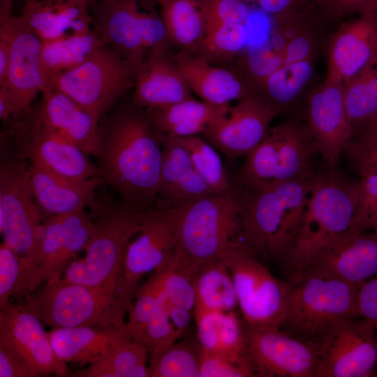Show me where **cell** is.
I'll return each mask as SVG.
<instances>
[{
  "label": "cell",
  "instance_id": "5",
  "mask_svg": "<svg viewBox=\"0 0 377 377\" xmlns=\"http://www.w3.org/2000/svg\"><path fill=\"white\" fill-rule=\"evenodd\" d=\"M93 208L96 232L84 250L86 255L74 259L61 279L106 288L117 293L126 246L131 237L141 230L147 208L124 200L119 204Z\"/></svg>",
  "mask_w": 377,
  "mask_h": 377
},
{
  "label": "cell",
  "instance_id": "4",
  "mask_svg": "<svg viewBox=\"0 0 377 377\" xmlns=\"http://www.w3.org/2000/svg\"><path fill=\"white\" fill-rule=\"evenodd\" d=\"M241 209L235 187L179 207L175 254L195 272L221 259L234 242L242 240Z\"/></svg>",
  "mask_w": 377,
  "mask_h": 377
},
{
  "label": "cell",
  "instance_id": "39",
  "mask_svg": "<svg viewBox=\"0 0 377 377\" xmlns=\"http://www.w3.org/2000/svg\"><path fill=\"white\" fill-rule=\"evenodd\" d=\"M148 371L149 377H200V347L196 338L186 337L149 353Z\"/></svg>",
  "mask_w": 377,
  "mask_h": 377
},
{
  "label": "cell",
  "instance_id": "28",
  "mask_svg": "<svg viewBox=\"0 0 377 377\" xmlns=\"http://www.w3.org/2000/svg\"><path fill=\"white\" fill-rule=\"evenodd\" d=\"M29 168L34 196L41 211L51 216L75 212L94 204L96 188L104 180L94 177L75 182L63 179L40 166Z\"/></svg>",
  "mask_w": 377,
  "mask_h": 377
},
{
  "label": "cell",
  "instance_id": "54",
  "mask_svg": "<svg viewBox=\"0 0 377 377\" xmlns=\"http://www.w3.org/2000/svg\"><path fill=\"white\" fill-rule=\"evenodd\" d=\"M0 377H38L36 372L15 348L0 337Z\"/></svg>",
  "mask_w": 377,
  "mask_h": 377
},
{
  "label": "cell",
  "instance_id": "51",
  "mask_svg": "<svg viewBox=\"0 0 377 377\" xmlns=\"http://www.w3.org/2000/svg\"><path fill=\"white\" fill-rule=\"evenodd\" d=\"M204 13L206 28L223 23L246 24L249 8L243 0H204Z\"/></svg>",
  "mask_w": 377,
  "mask_h": 377
},
{
  "label": "cell",
  "instance_id": "17",
  "mask_svg": "<svg viewBox=\"0 0 377 377\" xmlns=\"http://www.w3.org/2000/svg\"><path fill=\"white\" fill-rule=\"evenodd\" d=\"M13 0H0V16L7 22L11 35L6 87L17 104L20 114L31 109L46 82L42 71V41L29 28L20 15L13 13Z\"/></svg>",
  "mask_w": 377,
  "mask_h": 377
},
{
  "label": "cell",
  "instance_id": "14",
  "mask_svg": "<svg viewBox=\"0 0 377 377\" xmlns=\"http://www.w3.org/2000/svg\"><path fill=\"white\" fill-rule=\"evenodd\" d=\"M317 346L315 377L377 376V331L362 318H350L339 323Z\"/></svg>",
  "mask_w": 377,
  "mask_h": 377
},
{
  "label": "cell",
  "instance_id": "60",
  "mask_svg": "<svg viewBox=\"0 0 377 377\" xmlns=\"http://www.w3.org/2000/svg\"><path fill=\"white\" fill-rule=\"evenodd\" d=\"M362 131H366L377 135V116L369 121Z\"/></svg>",
  "mask_w": 377,
  "mask_h": 377
},
{
  "label": "cell",
  "instance_id": "30",
  "mask_svg": "<svg viewBox=\"0 0 377 377\" xmlns=\"http://www.w3.org/2000/svg\"><path fill=\"white\" fill-rule=\"evenodd\" d=\"M194 320L201 349L252 364L247 355L244 324L235 311L207 312Z\"/></svg>",
  "mask_w": 377,
  "mask_h": 377
},
{
  "label": "cell",
  "instance_id": "63",
  "mask_svg": "<svg viewBox=\"0 0 377 377\" xmlns=\"http://www.w3.org/2000/svg\"><path fill=\"white\" fill-rule=\"evenodd\" d=\"M27 1V0H24V1Z\"/></svg>",
  "mask_w": 377,
  "mask_h": 377
},
{
  "label": "cell",
  "instance_id": "45",
  "mask_svg": "<svg viewBox=\"0 0 377 377\" xmlns=\"http://www.w3.org/2000/svg\"><path fill=\"white\" fill-rule=\"evenodd\" d=\"M239 73L249 89L261 82L283 65L282 54L269 38L251 45L244 53Z\"/></svg>",
  "mask_w": 377,
  "mask_h": 377
},
{
  "label": "cell",
  "instance_id": "24",
  "mask_svg": "<svg viewBox=\"0 0 377 377\" xmlns=\"http://www.w3.org/2000/svg\"><path fill=\"white\" fill-rule=\"evenodd\" d=\"M34 112L55 133L87 154L94 155L99 121L71 96L48 84Z\"/></svg>",
  "mask_w": 377,
  "mask_h": 377
},
{
  "label": "cell",
  "instance_id": "33",
  "mask_svg": "<svg viewBox=\"0 0 377 377\" xmlns=\"http://www.w3.org/2000/svg\"><path fill=\"white\" fill-rule=\"evenodd\" d=\"M194 318L210 311H232L238 307L231 274L221 259L207 262L195 274Z\"/></svg>",
  "mask_w": 377,
  "mask_h": 377
},
{
  "label": "cell",
  "instance_id": "1",
  "mask_svg": "<svg viewBox=\"0 0 377 377\" xmlns=\"http://www.w3.org/2000/svg\"><path fill=\"white\" fill-rule=\"evenodd\" d=\"M102 178L124 200L143 208L157 202L163 158L162 134L145 108L119 107L98 123L94 155Z\"/></svg>",
  "mask_w": 377,
  "mask_h": 377
},
{
  "label": "cell",
  "instance_id": "20",
  "mask_svg": "<svg viewBox=\"0 0 377 377\" xmlns=\"http://www.w3.org/2000/svg\"><path fill=\"white\" fill-rule=\"evenodd\" d=\"M40 320L23 304L0 308V337L8 341L38 376H67L66 363L56 355Z\"/></svg>",
  "mask_w": 377,
  "mask_h": 377
},
{
  "label": "cell",
  "instance_id": "38",
  "mask_svg": "<svg viewBox=\"0 0 377 377\" xmlns=\"http://www.w3.org/2000/svg\"><path fill=\"white\" fill-rule=\"evenodd\" d=\"M343 103L354 135L377 116V67L368 68L343 84Z\"/></svg>",
  "mask_w": 377,
  "mask_h": 377
},
{
  "label": "cell",
  "instance_id": "61",
  "mask_svg": "<svg viewBox=\"0 0 377 377\" xmlns=\"http://www.w3.org/2000/svg\"><path fill=\"white\" fill-rule=\"evenodd\" d=\"M71 2H73L77 4L84 5L90 6L94 3H96L102 0H66Z\"/></svg>",
  "mask_w": 377,
  "mask_h": 377
},
{
  "label": "cell",
  "instance_id": "42",
  "mask_svg": "<svg viewBox=\"0 0 377 377\" xmlns=\"http://www.w3.org/2000/svg\"><path fill=\"white\" fill-rule=\"evenodd\" d=\"M280 165L279 144L274 127L246 154L240 174L242 187H256L276 182Z\"/></svg>",
  "mask_w": 377,
  "mask_h": 377
},
{
  "label": "cell",
  "instance_id": "43",
  "mask_svg": "<svg viewBox=\"0 0 377 377\" xmlns=\"http://www.w3.org/2000/svg\"><path fill=\"white\" fill-rule=\"evenodd\" d=\"M195 272L174 253L163 266L152 272L151 276L162 291L167 304L193 310Z\"/></svg>",
  "mask_w": 377,
  "mask_h": 377
},
{
  "label": "cell",
  "instance_id": "46",
  "mask_svg": "<svg viewBox=\"0 0 377 377\" xmlns=\"http://www.w3.org/2000/svg\"><path fill=\"white\" fill-rule=\"evenodd\" d=\"M350 231L377 232V173L362 176Z\"/></svg>",
  "mask_w": 377,
  "mask_h": 377
},
{
  "label": "cell",
  "instance_id": "26",
  "mask_svg": "<svg viewBox=\"0 0 377 377\" xmlns=\"http://www.w3.org/2000/svg\"><path fill=\"white\" fill-rule=\"evenodd\" d=\"M173 57L189 89L201 101L223 105L249 96V87L239 73L184 52Z\"/></svg>",
  "mask_w": 377,
  "mask_h": 377
},
{
  "label": "cell",
  "instance_id": "36",
  "mask_svg": "<svg viewBox=\"0 0 377 377\" xmlns=\"http://www.w3.org/2000/svg\"><path fill=\"white\" fill-rule=\"evenodd\" d=\"M102 45H105L94 29L42 43L40 63L46 86L52 76L80 66Z\"/></svg>",
  "mask_w": 377,
  "mask_h": 377
},
{
  "label": "cell",
  "instance_id": "18",
  "mask_svg": "<svg viewBox=\"0 0 377 377\" xmlns=\"http://www.w3.org/2000/svg\"><path fill=\"white\" fill-rule=\"evenodd\" d=\"M377 67V9L343 21L327 45L325 80L345 84L362 71Z\"/></svg>",
  "mask_w": 377,
  "mask_h": 377
},
{
  "label": "cell",
  "instance_id": "15",
  "mask_svg": "<svg viewBox=\"0 0 377 377\" xmlns=\"http://www.w3.org/2000/svg\"><path fill=\"white\" fill-rule=\"evenodd\" d=\"M244 327L247 355L258 376L315 377L317 345L281 329Z\"/></svg>",
  "mask_w": 377,
  "mask_h": 377
},
{
  "label": "cell",
  "instance_id": "31",
  "mask_svg": "<svg viewBox=\"0 0 377 377\" xmlns=\"http://www.w3.org/2000/svg\"><path fill=\"white\" fill-rule=\"evenodd\" d=\"M230 105H214L191 98L168 106L147 109L156 129L178 137L204 133L224 116Z\"/></svg>",
  "mask_w": 377,
  "mask_h": 377
},
{
  "label": "cell",
  "instance_id": "49",
  "mask_svg": "<svg viewBox=\"0 0 377 377\" xmlns=\"http://www.w3.org/2000/svg\"><path fill=\"white\" fill-rule=\"evenodd\" d=\"M251 376H258L251 364L238 362L200 348V377Z\"/></svg>",
  "mask_w": 377,
  "mask_h": 377
},
{
  "label": "cell",
  "instance_id": "41",
  "mask_svg": "<svg viewBox=\"0 0 377 377\" xmlns=\"http://www.w3.org/2000/svg\"><path fill=\"white\" fill-rule=\"evenodd\" d=\"M176 138L188 152L195 170L212 193H226L234 188L216 148L198 135Z\"/></svg>",
  "mask_w": 377,
  "mask_h": 377
},
{
  "label": "cell",
  "instance_id": "11",
  "mask_svg": "<svg viewBox=\"0 0 377 377\" xmlns=\"http://www.w3.org/2000/svg\"><path fill=\"white\" fill-rule=\"evenodd\" d=\"M8 130L16 149L14 156L28 158L31 163L63 179L80 182L94 177L102 178L98 165L76 145L64 139L45 126L34 110L13 117Z\"/></svg>",
  "mask_w": 377,
  "mask_h": 377
},
{
  "label": "cell",
  "instance_id": "55",
  "mask_svg": "<svg viewBox=\"0 0 377 377\" xmlns=\"http://www.w3.org/2000/svg\"><path fill=\"white\" fill-rule=\"evenodd\" d=\"M356 314L369 321L377 331V274L357 287Z\"/></svg>",
  "mask_w": 377,
  "mask_h": 377
},
{
  "label": "cell",
  "instance_id": "13",
  "mask_svg": "<svg viewBox=\"0 0 377 377\" xmlns=\"http://www.w3.org/2000/svg\"><path fill=\"white\" fill-rule=\"evenodd\" d=\"M95 232L93 216L84 209L51 216L43 221L25 295L46 282L61 279L77 253L85 250Z\"/></svg>",
  "mask_w": 377,
  "mask_h": 377
},
{
  "label": "cell",
  "instance_id": "59",
  "mask_svg": "<svg viewBox=\"0 0 377 377\" xmlns=\"http://www.w3.org/2000/svg\"><path fill=\"white\" fill-rule=\"evenodd\" d=\"M20 111L13 96L6 87H0V118L2 121L19 116Z\"/></svg>",
  "mask_w": 377,
  "mask_h": 377
},
{
  "label": "cell",
  "instance_id": "50",
  "mask_svg": "<svg viewBox=\"0 0 377 377\" xmlns=\"http://www.w3.org/2000/svg\"><path fill=\"white\" fill-rule=\"evenodd\" d=\"M344 152L361 177L377 173V135L362 131L351 140Z\"/></svg>",
  "mask_w": 377,
  "mask_h": 377
},
{
  "label": "cell",
  "instance_id": "44",
  "mask_svg": "<svg viewBox=\"0 0 377 377\" xmlns=\"http://www.w3.org/2000/svg\"><path fill=\"white\" fill-rule=\"evenodd\" d=\"M31 259L20 256L5 242L0 245V308L9 304L10 297L25 295Z\"/></svg>",
  "mask_w": 377,
  "mask_h": 377
},
{
  "label": "cell",
  "instance_id": "8",
  "mask_svg": "<svg viewBox=\"0 0 377 377\" xmlns=\"http://www.w3.org/2000/svg\"><path fill=\"white\" fill-rule=\"evenodd\" d=\"M221 259L232 278L244 325L255 329H281L289 283L275 277L242 240L234 242Z\"/></svg>",
  "mask_w": 377,
  "mask_h": 377
},
{
  "label": "cell",
  "instance_id": "10",
  "mask_svg": "<svg viewBox=\"0 0 377 377\" xmlns=\"http://www.w3.org/2000/svg\"><path fill=\"white\" fill-rule=\"evenodd\" d=\"M41 209L23 159L4 156L0 165V232L20 256L36 257L43 234Z\"/></svg>",
  "mask_w": 377,
  "mask_h": 377
},
{
  "label": "cell",
  "instance_id": "6",
  "mask_svg": "<svg viewBox=\"0 0 377 377\" xmlns=\"http://www.w3.org/2000/svg\"><path fill=\"white\" fill-rule=\"evenodd\" d=\"M290 292L281 330L317 345L339 323L357 317V287L339 279L301 272L290 277Z\"/></svg>",
  "mask_w": 377,
  "mask_h": 377
},
{
  "label": "cell",
  "instance_id": "32",
  "mask_svg": "<svg viewBox=\"0 0 377 377\" xmlns=\"http://www.w3.org/2000/svg\"><path fill=\"white\" fill-rule=\"evenodd\" d=\"M314 60L283 64L261 82L249 89V96L279 112L293 107L312 80Z\"/></svg>",
  "mask_w": 377,
  "mask_h": 377
},
{
  "label": "cell",
  "instance_id": "40",
  "mask_svg": "<svg viewBox=\"0 0 377 377\" xmlns=\"http://www.w3.org/2000/svg\"><path fill=\"white\" fill-rule=\"evenodd\" d=\"M247 40L246 24L223 23L209 26L195 48L194 55L211 63L227 62L244 51Z\"/></svg>",
  "mask_w": 377,
  "mask_h": 377
},
{
  "label": "cell",
  "instance_id": "16",
  "mask_svg": "<svg viewBox=\"0 0 377 377\" xmlns=\"http://www.w3.org/2000/svg\"><path fill=\"white\" fill-rule=\"evenodd\" d=\"M306 128L317 153L330 169L353 139V129L343 103V84L325 80L311 88L306 97Z\"/></svg>",
  "mask_w": 377,
  "mask_h": 377
},
{
  "label": "cell",
  "instance_id": "22",
  "mask_svg": "<svg viewBox=\"0 0 377 377\" xmlns=\"http://www.w3.org/2000/svg\"><path fill=\"white\" fill-rule=\"evenodd\" d=\"M141 0H102L94 8V29L105 45L115 50L137 70L147 50L141 38V27L147 10L141 9Z\"/></svg>",
  "mask_w": 377,
  "mask_h": 377
},
{
  "label": "cell",
  "instance_id": "19",
  "mask_svg": "<svg viewBox=\"0 0 377 377\" xmlns=\"http://www.w3.org/2000/svg\"><path fill=\"white\" fill-rule=\"evenodd\" d=\"M279 112L253 96H247L213 123L204 138L225 156L246 155L265 137Z\"/></svg>",
  "mask_w": 377,
  "mask_h": 377
},
{
  "label": "cell",
  "instance_id": "53",
  "mask_svg": "<svg viewBox=\"0 0 377 377\" xmlns=\"http://www.w3.org/2000/svg\"><path fill=\"white\" fill-rule=\"evenodd\" d=\"M311 24L312 22L286 43L283 50V64L315 59L318 36Z\"/></svg>",
  "mask_w": 377,
  "mask_h": 377
},
{
  "label": "cell",
  "instance_id": "29",
  "mask_svg": "<svg viewBox=\"0 0 377 377\" xmlns=\"http://www.w3.org/2000/svg\"><path fill=\"white\" fill-rule=\"evenodd\" d=\"M20 15L42 43L92 29L89 7L66 0H27Z\"/></svg>",
  "mask_w": 377,
  "mask_h": 377
},
{
  "label": "cell",
  "instance_id": "47",
  "mask_svg": "<svg viewBox=\"0 0 377 377\" xmlns=\"http://www.w3.org/2000/svg\"><path fill=\"white\" fill-rule=\"evenodd\" d=\"M167 307V301L162 291L152 279L139 288L128 310L129 318L126 323L131 334L134 330L145 325L158 316Z\"/></svg>",
  "mask_w": 377,
  "mask_h": 377
},
{
  "label": "cell",
  "instance_id": "48",
  "mask_svg": "<svg viewBox=\"0 0 377 377\" xmlns=\"http://www.w3.org/2000/svg\"><path fill=\"white\" fill-rule=\"evenodd\" d=\"M133 340L149 353L159 352L181 337L172 325L167 309L141 327L131 332Z\"/></svg>",
  "mask_w": 377,
  "mask_h": 377
},
{
  "label": "cell",
  "instance_id": "62",
  "mask_svg": "<svg viewBox=\"0 0 377 377\" xmlns=\"http://www.w3.org/2000/svg\"><path fill=\"white\" fill-rule=\"evenodd\" d=\"M375 8L377 9V1L376 2V4H375Z\"/></svg>",
  "mask_w": 377,
  "mask_h": 377
},
{
  "label": "cell",
  "instance_id": "23",
  "mask_svg": "<svg viewBox=\"0 0 377 377\" xmlns=\"http://www.w3.org/2000/svg\"><path fill=\"white\" fill-rule=\"evenodd\" d=\"M133 103L145 109L168 106L193 98L168 44L153 47L139 66Z\"/></svg>",
  "mask_w": 377,
  "mask_h": 377
},
{
  "label": "cell",
  "instance_id": "52",
  "mask_svg": "<svg viewBox=\"0 0 377 377\" xmlns=\"http://www.w3.org/2000/svg\"><path fill=\"white\" fill-rule=\"evenodd\" d=\"M314 8L326 20L334 22L375 8L377 0H311Z\"/></svg>",
  "mask_w": 377,
  "mask_h": 377
},
{
  "label": "cell",
  "instance_id": "7",
  "mask_svg": "<svg viewBox=\"0 0 377 377\" xmlns=\"http://www.w3.org/2000/svg\"><path fill=\"white\" fill-rule=\"evenodd\" d=\"M25 296L22 304L51 328L117 327L125 323L128 312L114 290L61 279L46 282Z\"/></svg>",
  "mask_w": 377,
  "mask_h": 377
},
{
  "label": "cell",
  "instance_id": "21",
  "mask_svg": "<svg viewBox=\"0 0 377 377\" xmlns=\"http://www.w3.org/2000/svg\"><path fill=\"white\" fill-rule=\"evenodd\" d=\"M304 272L360 286L377 274V232L348 230L324 248Z\"/></svg>",
  "mask_w": 377,
  "mask_h": 377
},
{
  "label": "cell",
  "instance_id": "12",
  "mask_svg": "<svg viewBox=\"0 0 377 377\" xmlns=\"http://www.w3.org/2000/svg\"><path fill=\"white\" fill-rule=\"evenodd\" d=\"M179 209L158 205L147 209L141 230L128 244L117 293L128 310L139 290L140 280L163 266L174 253Z\"/></svg>",
  "mask_w": 377,
  "mask_h": 377
},
{
  "label": "cell",
  "instance_id": "57",
  "mask_svg": "<svg viewBox=\"0 0 377 377\" xmlns=\"http://www.w3.org/2000/svg\"><path fill=\"white\" fill-rule=\"evenodd\" d=\"M167 312L181 338L188 334L194 318L193 310L185 307L167 304Z\"/></svg>",
  "mask_w": 377,
  "mask_h": 377
},
{
  "label": "cell",
  "instance_id": "35",
  "mask_svg": "<svg viewBox=\"0 0 377 377\" xmlns=\"http://www.w3.org/2000/svg\"><path fill=\"white\" fill-rule=\"evenodd\" d=\"M161 7L168 45L193 51L206 29L204 0H155Z\"/></svg>",
  "mask_w": 377,
  "mask_h": 377
},
{
  "label": "cell",
  "instance_id": "56",
  "mask_svg": "<svg viewBox=\"0 0 377 377\" xmlns=\"http://www.w3.org/2000/svg\"><path fill=\"white\" fill-rule=\"evenodd\" d=\"M255 4L263 12L279 19L315 8L311 0H243Z\"/></svg>",
  "mask_w": 377,
  "mask_h": 377
},
{
  "label": "cell",
  "instance_id": "58",
  "mask_svg": "<svg viewBox=\"0 0 377 377\" xmlns=\"http://www.w3.org/2000/svg\"><path fill=\"white\" fill-rule=\"evenodd\" d=\"M11 35L6 20L0 16V86L5 84L9 63Z\"/></svg>",
  "mask_w": 377,
  "mask_h": 377
},
{
  "label": "cell",
  "instance_id": "9",
  "mask_svg": "<svg viewBox=\"0 0 377 377\" xmlns=\"http://www.w3.org/2000/svg\"><path fill=\"white\" fill-rule=\"evenodd\" d=\"M137 71L112 47L102 45L80 66L52 76L47 86L71 96L99 121L135 87Z\"/></svg>",
  "mask_w": 377,
  "mask_h": 377
},
{
  "label": "cell",
  "instance_id": "37",
  "mask_svg": "<svg viewBox=\"0 0 377 377\" xmlns=\"http://www.w3.org/2000/svg\"><path fill=\"white\" fill-rule=\"evenodd\" d=\"M149 352L133 339L126 341L108 354L78 370L74 377H147Z\"/></svg>",
  "mask_w": 377,
  "mask_h": 377
},
{
  "label": "cell",
  "instance_id": "2",
  "mask_svg": "<svg viewBox=\"0 0 377 377\" xmlns=\"http://www.w3.org/2000/svg\"><path fill=\"white\" fill-rule=\"evenodd\" d=\"M314 175L238 188L242 205L241 239L258 258L285 266Z\"/></svg>",
  "mask_w": 377,
  "mask_h": 377
},
{
  "label": "cell",
  "instance_id": "27",
  "mask_svg": "<svg viewBox=\"0 0 377 377\" xmlns=\"http://www.w3.org/2000/svg\"><path fill=\"white\" fill-rule=\"evenodd\" d=\"M47 332L57 356L65 363H75L80 367L94 362L121 343L133 339L126 323L107 328H52Z\"/></svg>",
  "mask_w": 377,
  "mask_h": 377
},
{
  "label": "cell",
  "instance_id": "3",
  "mask_svg": "<svg viewBox=\"0 0 377 377\" xmlns=\"http://www.w3.org/2000/svg\"><path fill=\"white\" fill-rule=\"evenodd\" d=\"M332 172L315 175L285 264L290 277L302 272L327 245L350 228L357 183Z\"/></svg>",
  "mask_w": 377,
  "mask_h": 377
},
{
  "label": "cell",
  "instance_id": "34",
  "mask_svg": "<svg viewBox=\"0 0 377 377\" xmlns=\"http://www.w3.org/2000/svg\"><path fill=\"white\" fill-rule=\"evenodd\" d=\"M274 129L280 158L276 182L303 179L313 176L311 161L317 151L306 126L288 121L274 126Z\"/></svg>",
  "mask_w": 377,
  "mask_h": 377
},
{
  "label": "cell",
  "instance_id": "25",
  "mask_svg": "<svg viewBox=\"0 0 377 377\" xmlns=\"http://www.w3.org/2000/svg\"><path fill=\"white\" fill-rule=\"evenodd\" d=\"M161 134L163 158L156 204L178 208L214 194L195 170L188 152L176 136Z\"/></svg>",
  "mask_w": 377,
  "mask_h": 377
}]
</instances>
